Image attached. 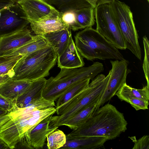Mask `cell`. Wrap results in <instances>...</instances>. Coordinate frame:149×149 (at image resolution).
<instances>
[{
  "label": "cell",
  "instance_id": "obj_1",
  "mask_svg": "<svg viewBox=\"0 0 149 149\" xmlns=\"http://www.w3.org/2000/svg\"><path fill=\"white\" fill-rule=\"evenodd\" d=\"M8 114L11 118L1 127L0 138L11 149H14L18 143L32 147L30 139L31 130L50 114L47 109H33L26 107L20 108L15 104Z\"/></svg>",
  "mask_w": 149,
  "mask_h": 149
},
{
  "label": "cell",
  "instance_id": "obj_2",
  "mask_svg": "<svg viewBox=\"0 0 149 149\" xmlns=\"http://www.w3.org/2000/svg\"><path fill=\"white\" fill-rule=\"evenodd\" d=\"M123 114L107 103L99 108L83 124L66 135L70 137L101 136L114 139L127 129Z\"/></svg>",
  "mask_w": 149,
  "mask_h": 149
},
{
  "label": "cell",
  "instance_id": "obj_3",
  "mask_svg": "<svg viewBox=\"0 0 149 149\" xmlns=\"http://www.w3.org/2000/svg\"><path fill=\"white\" fill-rule=\"evenodd\" d=\"M58 55L50 44L47 46L23 56L13 69L12 79L30 81L49 76L55 65Z\"/></svg>",
  "mask_w": 149,
  "mask_h": 149
},
{
  "label": "cell",
  "instance_id": "obj_4",
  "mask_svg": "<svg viewBox=\"0 0 149 149\" xmlns=\"http://www.w3.org/2000/svg\"><path fill=\"white\" fill-rule=\"evenodd\" d=\"M74 39L78 52L83 58L88 60H126L118 49L92 27L77 33Z\"/></svg>",
  "mask_w": 149,
  "mask_h": 149
},
{
  "label": "cell",
  "instance_id": "obj_5",
  "mask_svg": "<svg viewBox=\"0 0 149 149\" xmlns=\"http://www.w3.org/2000/svg\"><path fill=\"white\" fill-rule=\"evenodd\" d=\"M104 70L103 64L98 62L87 67L61 68L55 77H51L47 80L42 96L55 102L72 84L87 79H93Z\"/></svg>",
  "mask_w": 149,
  "mask_h": 149
},
{
  "label": "cell",
  "instance_id": "obj_6",
  "mask_svg": "<svg viewBox=\"0 0 149 149\" xmlns=\"http://www.w3.org/2000/svg\"><path fill=\"white\" fill-rule=\"evenodd\" d=\"M110 5L120 32L125 42L126 49L130 50L141 60V48L138 35L130 7L119 0H111Z\"/></svg>",
  "mask_w": 149,
  "mask_h": 149
},
{
  "label": "cell",
  "instance_id": "obj_7",
  "mask_svg": "<svg viewBox=\"0 0 149 149\" xmlns=\"http://www.w3.org/2000/svg\"><path fill=\"white\" fill-rule=\"evenodd\" d=\"M111 0L99 2L95 8L96 29L117 49L125 50V41L111 6Z\"/></svg>",
  "mask_w": 149,
  "mask_h": 149
},
{
  "label": "cell",
  "instance_id": "obj_8",
  "mask_svg": "<svg viewBox=\"0 0 149 149\" xmlns=\"http://www.w3.org/2000/svg\"><path fill=\"white\" fill-rule=\"evenodd\" d=\"M110 72L99 83L89 86L91 87L90 91L74 105L60 115L52 116L50 119L49 129H57L62 126L68 119L89 104L98 102L108 82Z\"/></svg>",
  "mask_w": 149,
  "mask_h": 149
},
{
  "label": "cell",
  "instance_id": "obj_9",
  "mask_svg": "<svg viewBox=\"0 0 149 149\" xmlns=\"http://www.w3.org/2000/svg\"><path fill=\"white\" fill-rule=\"evenodd\" d=\"M0 38L26 28L30 23L18 3L7 6L0 11Z\"/></svg>",
  "mask_w": 149,
  "mask_h": 149
},
{
  "label": "cell",
  "instance_id": "obj_10",
  "mask_svg": "<svg viewBox=\"0 0 149 149\" xmlns=\"http://www.w3.org/2000/svg\"><path fill=\"white\" fill-rule=\"evenodd\" d=\"M112 65L109 78L106 86L97 102L94 112L110 100L125 83L128 74V62L126 60H111Z\"/></svg>",
  "mask_w": 149,
  "mask_h": 149
},
{
  "label": "cell",
  "instance_id": "obj_11",
  "mask_svg": "<svg viewBox=\"0 0 149 149\" xmlns=\"http://www.w3.org/2000/svg\"><path fill=\"white\" fill-rule=\"evenodd\" d=\"M17 3L25 12L30 22L39 21L61 14L44 0H20Z\"/></svg>",
  "mask_w": 149,
  "mask_h": 149
},
{
  "label": "cell",
  "instance_id": "obj_12",
  "mask_svg": "<svg viewBox=\"0 0 149 149\" xmlns=\"http://www.w3.org/2000/svg\"><path fill=\"white\" fill-rule=\"evenodd\" d=\"M27 27L12 34L0 38V56L9 55L13 51L34 40Z\"/></svg>",
  "mask_w": 149,
  "mask_h": 149
},
{
  "label": "cell",
  "instance_id": "obj_13",
  "mask_svg": "<svg viewBox=\"0 0 149 149\" xmlns=\"http://www.w3.org/2000/svg\"><path fill=\"white\" fill-rule=\"evenodd\" d=\"M58 67L60 68H74L83 67L85 63L72 38L65 50L57 57Z\"/></svg>",
  "mask_w": 149,
  "mask_h": 149
},
{
  "label": "cell",
  "instance_id": "obj_14",
  "mask_svg": "<svg viewBox=\"0 0 149 149\" xmlns=\"http://www.w3.org/2000/svg\"><path fill=\"white\" fill-rule=\"evenodd\" d=\"M65 144L61 148L74 149H94L103 146L106 138L101 136L70 137L66 135Z\"/></svg>",
  "mask_w": 149,
  "mask_h": 149
},
{
  "label": "cell",
  "instance_id": "obj_15",
  "mask_svg": "<svg viewBox=\"0 0 149 149\" xmlns=\"http://www.w3.org/2000/svg\"><path fill=\"white\" fill-rule=\"evenodd\" d=\"M31 82L10 79L0 85V95L15 103L29 86Z\"/></svg>",
  "mask_w": 149,
  "mask_h": 149
},
{
  "label": "cell",
  "instance_id": "obj_16",
  "mask_svg": "<svg viewBox=\"0 0 149 149\" xmlns=\"http://www.w3.org/2000/svg\"><path fill=\"white\" fill-rule=\"evenodd\" d=\"M61 15V13L60 15L53 16L38 22H30L32 30L36 35H42L68 26L62 20Z\"/></svg>",
  "mask_w": 149,
  "mask_h": 149
},
{
  "label": "cell",
  "instance_id": "obj_17",
  "mask_svg": "<svg viewBox=\"0 0 149 149\" xmlns=\"http://www.w3.org/2000/svg\"><path fill=\"white\" fill-rule=\"evenodd\" d=\"M47 80L43 78L31 81L29 86L15 101L16 106L24 107L32 101L42 96Z\"/></svg>",
  "mask_w": 149,
  "mask_h": 149
},
{
  "label": "cell",
  "instance_id": "obj_18",
  "mask_svg": "<svg viewBox=\"0 0 149 149\" xmlns=\"http://www.w3.org/2000/svg\"><path fill=\"white\" fill-rule=\"evenodd\" d=\"M42 35L55 49L58 56L66 49L72 38L71 29L68 26Z\"/></svg>",
  "mask_w": 149,
  "mask_h": 149
},
{
  "label": "cell",
  "instance_id": "obj_19",
  "mask_svg": "<svg viewBox=\"0 0 149 149\" xmlns=\"http://www.w3.org/2000/svg\"><path fill=\"white\" fill-rule=\"evenodd\" d=\"M50 115L40 122L31 130L30 135V143L33 149L42 148L47 136L56 129L49 127Z\"/></svg>",
  "mask_w": 149,
  "mask_h": 149
},
{
  "label": "cell",
  "instance_id": "obj_20",
  "mask_svg": "<svg viewBox=\"0 0 149 149\" xmlns=\"http://www.w3.org/2000/svg\"><path fill=\"white\" fill-rule=\"evenodd\" d=\"M98 102L93 103L68 119L63 125L73 130H75L84 123L94 112Z\"/></svg>",
  "mask_w": 149,
  "mask_h": 149
},
{
  "label": "cell",
  "instance_id": "obj_21",
  "mask_svg": "<svg viewBox=\"0 0 149 149\" xmlns=\"http://www.w3.org/2000/svg\"><path fill=\"white\" fill-rule=\"evenodd\" d=\"M121 100L124 98L139 99L149 101V86L147 85L142 89H137L132 88L124 84L115 94Z\"/></svg>",
  "mask_w": 149,
  "mask_h": 149
},
{
  "label": "cell",
  "instance_id": "obj_22",
  "mask_svg": "<svg viewBox=\"0 0 149 149\" xmlns=\"http://www.w3.org/2000/svg\"><path fill=\"white\" fill-rule=\"evenodd\" d=\"M44 0L54 7H56L58 10L62 13L74 11L83 8L92 7L86 0Z\"/></svg>",
  "mask_w": 149,
  "mask_h": 149
},
{
  "label": "cell",
  "instance_id": "obj_23",
  "mask_svg": "<svg viewBox=\"0 0 149 149\" xmlns=\"http://www.w3.org/2000/svg\"><path fill=\"white\" fill-rule=\"evenodd\" d=\"M49 45L47 40L42 36L36 35L32 41L15 50L9 55L23 56L44 48Z\"/></svg>",
  "mask_w": 149,
  "mask_h": 149
},
{
  "label": "cell",
  "instance_id": "obj_24",
  "mask_svg": "<svg viewBox=\"0 0 149 149\" xmlns=\"http://www.w3.org/2000/svg\"><path fill=\"white\" fill-rule=\"evenodd\" d=\"M76 22L80 29L92 27L95 24V8L84 7L73 11Z\"/></svg>",
  "mask_w": 149,
  "mask_h": 149
},
{
  "label": "cell",
  "instance_id": "obj_25",
  "mask_svg": "<svg viewBox=\"0 0 149 149\" xmlns=\"http://www.w3.org/2000/svg\"><path fill=\"white\" fill-rule=\"evenodd\" d=\"M90 80V79H87L80 81L71 86L56 101V108L64 104L75 95L87 87Z\"/></svg>",
  "mask_w": 149,
  "mask_h": 149
},
{
  "label": "cell",
  "instance_id": "obj_26",
  "mask_svg": "<svg viewBox=\"0 0 149 149\" xmlns=\"http://www.w3.org/2000/svg\"><path fill=\"white\" fill-rule=\"evenodd\" d=\"M47 147L49 149L61 148L65 143L66 135L61 130L56 129L47 136Z\"/></svg>",
  "mask_w": 149,
  "mask_h": 149
},
{
  "label": "cell",
  "instance_id": "obj_27",
  "mask_svg": "<svg viewBox=\"0 0 149 149\" xmlns=\"http://www.w3.org/2000/svg\"><path fill=\"white\" fill-rule=\"evenodd\" d=\"M55 106L54 101L47 99L42 96L32 101L24 107H27L32 109L43 110Z\"/></svg>",
  "mask_w": 149,
  "mask_h": 149
},
{
  "label": "cell",
  "instance_id": "obj_28",
  "mask_svg": "<svg viewBox=\"0 0 149 149\" xmlns=\"http://www.w3.org/2000/svg\"><path fill=\"white\" fill-rule=\"evenodd\" d=\"M143 39L145 52L143 68L145 74V77L147 81V85L149 86V42L146 36L143 37Z\"/></svg>",
  "mask_w": 149,
  "mask_h": 149
},
{
  "label": "cell",
  "instance_id": "obj_29",
  "mask_svg": "<svg viewBox=\"0 0 149 149\" xmlns=\"http://www.w3.org/2000/svg\"><path fill=\"white\" fill-rule=\"evenodd\" d=\"M61 13V18L62 20L71 30L75 31L80 29L76 22L73 11Z\"/></svg>",
  "mask_w": 149,
  "mask_h": 149
},
{
  "label": "cell",
  "instance_id": "obj_30",
  "mask_svg": "<svg viewBox=\"0 0 149 149\" xmlns=\"http://www.w3.org/2000/svg\"><path fill=\"white\" fill-rule=\"evenodd\" d=\"M129 103L136 110L148 109L149 102L143 100L133 98H124L121 100Z\"/></svg>",
  "mask_w": 149,
  "mask_h": 149
},
{
  "label": "cell",
  "instance_id": "obj_31",
  "mask_svg": "<svg viewBox=\"0 0 149 149\" xmlns=\"http://www.w3.org/2000/svg\"><path fill=\"white\" fill-rule=\"evenodd\" d=\"M23 56L19 55L16 58L0 64V76L13 72V69L18 61Z\"/></svg>",
  "mask_w": 149,
  "mask_h": 149
},
{
  "label": "cell",
  "instance_id": "obj_32",
  "mask_svg": "<svg viewBox=\"0 0 149 149\" xmlns=\"http://www.w3.org/2000/svg\"><path fill=\"white\" fill-rule=\"evenodd\" d=\"M149 136L146 135L136 141L132 149H149Z\"/></svg>",
  "mask_w": 149,
  "mask_h": 149
},
{
  "label": "cell",
  "instance_id": "obj_33",
  "mask_svg": "<svg viewBox=\"0 0 149 149\" xmlns=\"http://www.w3.org/2000/svg\"><path fill=\"white\" fill-rule=\"evenodd\" d=\"M15 104L14 102L0 95V108L8 113L13 109Z\"/></svg>",
  "mask_w": 149,
  "mask_h": 149
},
{
  "label": "cell",
  "instance_id": "obj_34",
  "mask_svg": "<svg viewBox=\"0 0 149 149\" xmlns=\"http://www.w3.org/2000/svg\"><path fill=\"white\" fill-rule=\"evenodd\" d=\"M19 55H7L0 56V64L4 62L13 60Z\"/></svg>",
  "mask_w": 149,
  "mask_h": 149
},
{
  "label": "cell",
  "instance_id": "obj_35",
  "mask_svg": "<svg viewBox=\"0 0 149 149\" xmlns=\"http://www.w3.org/2000/svg\"><path fill=\"white\" fill-rule=\"evenodd\" d=\"M13 72L4 75L0 76V85L13 76Z\"/></svg>",
  "mask_w": 149,
  "mask_h": 149
},
{
  "label": "cell",
  "instance_id": "obj_36",
  "mask_svg": "<svg viewBox=\"0 0 149 149\" xmlns=\"http://www.w3.org/2000/svg\"><path fill=\"white\" fill-rule=\"evenodd\" d=\"M14 3L8 0H0V11L4 8Z\"/></svg>",
  "mask_w": 149,
  "mask_h": 149
},
{
  "label": "cell",
  "instance_id": "obj_37",
  "mask_svg": "<svg viewBox=\"0 0 149 149\" xmlns=\"http://www.w3.org/2000/svg\"><path fill=\"white\" fill-rule=\"evenodd\" d=\"M10 118V117L8 113L0 116V129L1 127Z\"/></svg>",
  "mask_w": 149,
  "mask_h": 149
},
{
  "label": "cell",
  "instance_id": "obj_38",
  "mask_svg": "<svg viewBox=\"0 0 149 149\" xmlns=\"http://www.w3.org/2000/svg\"><path fill=\"white\" fill-rule=\"evenodd\" d=\"M10 149L7 145L0 138V149Z\"/></svg>",
  "mask_w": 149,
  "mask_h": 149
},
{
  "label": "cell",
  "instance_id": "obj_39",
  "mask_svg": "<svg viewBox=\"0 0 149 149\" xmlns=\"http://www.w3.org/2000/svg\"><path fill=\"white\" fill-rule=\"evenodd\" d=\"M94 8H95L97 3L98 0H86Z\"/></svg>",
  "mask_w": 149,
  "mask_h": 149
},
{
  "label": "cell",
  "instance_id": "obj_40",
  "mask_svg": "<svg viewBox=\"0 0 149 149\" xmlns=\"http://www.w3.org/2000/svg\"><path fill=\"white\" fill-rule=\"evenodd\" d=\"M8 113L6 111L0 108V116L7 114Z\"/></svg>",
  "mask_w": 149,
  "mask_h": 149
},
{
  "label": "cell",
  "instance_id": "obj_41",
  "mask_svg": "<svg viewBox=\"0 0 149 149\" xmlns=\"http://www.w3.org/2000/svg\"><path fill=\"white\" fill-rule=\"evenodd\" d=\"M14 3H17L20 0H8Z\"/></svg>",
  "mask_w": 149,
  "mask_h": 149
},
{
  "label": "cell",
  "instance_id": "obj_42",
  "mask_svg": "<svg viewBox=\"0 0 149 149\" xmlns=\"http://www.w3.org/2000/svg\"><path fill=\"white\" fill-rule=\"evenodd\" d=\"M148 2H149V0H147Z\"/></svg>",
  "mask_w": 149,
  "mask_h": 149
},
{
  "label": "cell",
  "instance_id": "obj_43",
  "mask_svg": "<svg viewBox=\"0 0 149 149\" xmlns=\"http://www.w3.org/2000/svg\"><path fill=\"white\" fill-rule=\"evenodd\" d=\"M1 15V13L0 11V15Z\"/></svg>",
  "mask_w": 149,
  "mask_h": 149
}]
</instances>
